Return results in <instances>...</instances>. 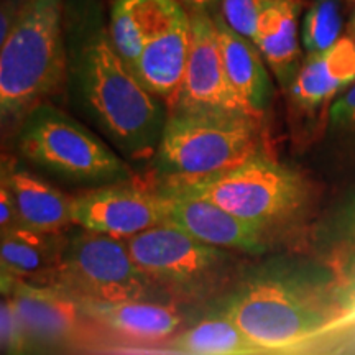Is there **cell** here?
<instances>
[{
	"instance_id": "cell-1",
	"label": "cell",
	"mask_w": 355,
	"mask_h": 355,
	"mask_svg": "<svg viewBox=\"0 0 355 355\" xmlns=\"http://www.w3.org/2000/svg\"><path fill=\"white\" fill-rule=\"evenodd\" d=\"M220 311L263 352L314 339L334 331L337 322L329 272L318 278L279 266L235 283Z\"/></svg>"
},
{
	"instance_id": "cell-2",
	"label": "cell",
	"mask_w": 355,
	"mask_h": 355,
	"mask_svg": "<svg viewBox=\"0 0 355 355\" xmlns=\"http://www.w3.org/2000/svg\"><path fill=\"white\" fill-rule=\"evenodd\" d=\"M260 155H265L260 119L227 112H171L155 153L157 188L202 183Z\"/></svg>"
},
{
	"instance_id": "cell-3",
	"label": "cell",
	"mask_w": 355,
	"mask_h": 355,
	"mask_svg": "<svg viewBox=\"0 0 355 355\" xmlns=\"http://www.w3.org/2000/svg\"><path fill=\"white\" fill-rule=\"evenodd\" d=\"M84 102L115 144L135 158L157 153L168 114L121 55L112 40L97 33L84 44L78 61Z\"/></svg>"
},
{
	"instance_id": "cell-4",
	"label": "cell",
	"mask_w": 355,
	"mask_h": 355,
	"mask_svg": "<svg viewBox=\"0 0 355 355\" xmlns=\"http://www.w3.org/2000/svg\"><path fill=\"white\" fill-rule=\"evenodd\" d=\"M61 0H26L0 50V112L24 119L58 92L66 78Z\"/></svg>"
},
{
	"instance_id": "cell-5",
	"label": "cell",
	"mask_w": 355,
	"mask_h": 355,
	"mask_svg": "<svg viewBox=\"0 0 355 355\" xmlns=\"http://www.w3.org/2000/svg\"><path fill=\"white\" fill-rule=\"evenodd\" d=\"M158 189L206 199L270 239L298 230L309 216L314 196L313 184L301 173L268 155L202 183Z\"/></svg>"
},
{
	"instance_id": "cell-6",
	"label": "cell",
	"mask_w": 355,
	"mask_h": 355,
	"mask_svg": "<svg viewBox=\"0 0 355 355\" xmlns=\"http://www.w3.org/2000/svg\"><path fill=\"white\" fill-rule=\"evenodd\" d=\"M137 268L153 290L178 306L204 304L230 291L239 260L171 225H157L125 241Z\"/></svg>"
},
{
	"instance_id": "cell-7",
	"label": "cell",
	"mask_w": 355,
	"mask_h": 355,
	"mask_svg": "<svg viewBox=\"0 0 355 355\" xmlns=\"http://www.w3.org/2000/svg\"><path fill=\"white\" fill-rule=\"evenodd\" d=\"M19 150L28 162L76 183L109 186L135 178L125 159L78 121L46 102L21 122Z\"/></svg>"
},
{
	"instance_id": "cell-8",
	"label": "cell",
	"mask_w": 355,
	"mask_h": 355,
	"mask_svg": "<svg viewBox=\"0 0 355 355\" xmlns=\"http://www.w3.org/2000/svg\"><path fill=\"white\" fill-rule=\"evenodd\" d=\"M50 286L83 306L145 301L157 293L133 263L125 241L84 229L66 235Z\"/></svg>"
},
{
	"instance_id": "cell-9",
	"label": "cell",
	"mask_w": 355,
	"mask_h": 355,
	"mask_svg": "<svg viewBox=\"0 0 355 355\" xmlns=\"http://www.w3.org/2000/svg\"><path fill=\"white\" fill-rule=\"evenodd\" d=\"M2 296L10 301L26 339L38 354H94L102 347L84 306L66 293L2 275Z\"/></svg>"
},
{
	"instance_id": "cell-10",
	"label": "cell",
	"mask_w": 355,
	"mask_h": 355,
	"mask_svg": "<svg viewBox=\"0 0 355 355\" xmlns=\"http://www.w3.org/2000/svg\"><path fill=\"white\" fill-rule=\"evenodd\" d=\"M73 224L84 230L128 241L145 230L165 224V198L153 184H109L71 202Z\"/></svg>"
},
{
	"instance_id": "cell-11",
	"label": "cell",
	"mask_w": 355,
	"mask_h": 355,
	"mask_svg": "<svg viewBox=\"0 0 355 355\" xmlns=\"http://www.w3.org/2000/svg\"><path fill=\"white\" fill-rule=\"evenodd\" d=\"M189 19L191 46L188 68H186L180 99L171 112H227L252 115L235 94L227 79L212 13L191 12Z\"/></svg>"
},
{
	"instance_id": "cell-12",
	"label": "cell",
	"mask_w": 355,
	"mask_h": 355,
	"mask_svg": "<svg viewBox=\"0 0 355 355\" xmlns=\"http://www.w3.org/2000/svg\"><path fill=\"white\" fill-rule=\"evenodd\" d=\"M159 193L165 198V225L180 229L191 237L222 250L261 255L272 239L255 225L229 214L206 199L180 193Z\"/></svg>"
},
{
	"instance_id": "cell-13",
	"label": "cell",
	"mask_w": 355,
	"mask_h": 355,
	"mask_svg": "<svg viewBox=\"0 0 355 355\" xmlns=\"http://www.w3.org/2000/svg\"><path fill=\"white\" fill-rule=\"evenodd\" d=\"M84 309L99 332L101 349L163 343L183 329L186 321V313L181 306L152 300L84 306Z\"/></svg>"
},
{
	"instance_id": "cell-14",
	"label": "cell",
	"mask_w": 355,
	"mask_h": 355,
	"mask_svg": "<svg viewBox=\"0 0 355 355\" xmlns=\"http://www.w3.org/2000/svg\"><path fill=\"white\" fill-rule=\"evenodd\" d=\"M355 83V40L343 37L334 46L308 55L288 87V99L295 115L316 119L326 115L337 97Z\"/></svg>"
},
{
	"instance_id": "cell-15",
	"label": "cell",
	"mask_w": 355,
	"mask_h": 355,
	"mask_svg": "<svg viewBox=\"0 0 355 355\" xmlns=\"http://www.w3.org/2000/svg\"><path fill=\"white\" fill-rule=\"evenodd\" d=\"M191 46V19L180 8L171 19L146 38L135 68L145 87L165 104L168 114L176 107L188 68Z\"/></svg>"
},
{
	"instance_id": "cell-16",
	"label": "cell",
	"mask_w": 355,
	"mask_h": 355,
	"mask_svg": "<svg viewBox=\"0 0 355 355\" xmlns=\"http://www.w3.org/2000/svg\"><path fill=\"white\" fill-rule=\"evenodd\" d=\"M97 355H259L263 350L252 344L222 311L181 329L170 339L153 345L105 347Z\"/></svg>"
},
{
	"instance_id": "cell-17",
	"label": "cell",
	"mask_w": 355,
	"mask_h": 355,
	"mask_svg": "<svg viewBox=\"0 0 355 355\" xmlns=\"http://www.w3.org/2000/svg\"><path fill=\"white\" fill-rule=\"evenodd\" d=\"M214 17L230 86L254 117L261 119L273 99V86L263 56L250 40L235 33L220 13Z\"/></svg>"
},
{
	"instance_id": "cell-18",
	"label": "cell",
	"mask_w": 355,
	"mask_h": 355,
	"mask_svg": "<svg viewBox=\"0 0 355 355\" xmlns=\"http://www.w3.org/2000/svg\"><path fill=\"white\" fill-rule=\"evenodd\" d=\"M2 183L10 191L21 227L60 235L73 224V199L30 171L17 168L12 163H3Z\"/></svg>"
},
{
	"instance_id": "cell-19",
	"label": "cell",
	"mask_w": 355,
	"mask_h": 355,
	"mask_svg": "<svg viewBox=\"0 0 355 355\" xmlns=\"http://www.w3.org/2000/svg\"><path fill=\"white\" fill-rule=\"evenodd\" d=\"M301 7V0H266L254 42L279 86L286 91L301 68L298 43Z\"/></svg>"
},
{
	"instance_id": "cell-20",
	"label": "cell",
	"mask_w": 355,
	"mask_h": 355,
	"mask_svg": "<svg viewBox=\"0 0 355 355\" xmlns=\"http://www.w3.org/2000/svg\"><path fill=\"white\" fill-rule=\"evenodd\" d=\"M64 242V234H43L26 227L2 232L0 237L2 275L32 285L50 286L60 266Z\"/></svg>"
},
{
	"instance_id": "cell-21",
	"label": "cell",
	"mask_w": 355,
	"mask_h": 355,
	"mask_svg": "<svg viewBox=\"0 0 355 355\" xmlns=\"http://www.w3.org/2000/svg\"><path fill=\"white\" fill-rule=\"evenodd\" d=\"M181 7L178 0H115L110 17V40L133 73L146 38Z\"/></svg>"
},
{
	"instance_id": "cell-22",
	"label": "cell",
	"mask_w": 355,
	"mask_h": 355,
	"mask_svg": "<svg viewBox=\"0 0 355 355\" xmlns=\"http://www.w3.org/2000/svg\"><path fill=\"white\" fill-rule=\"evenodd\" d=\"M327 272L337 308L334 329L355 324V242L337 245L329 250Z\"/></svg>"
},
{
	"instance_id": "cell-23",
	"label": "cell",
	"mask_w": 355,
	"mask_h": 355,
	"mask_svg": "<svg viewBox=\"0 0 355 355\" xmlns=\"http://www.w3.org/2000/svg\"><path fill=\"white\" fill-rule=\"evenodd\" d=\"M340 0H313L303 21V44L308 55L327 51L340 40Z\"/></svg>"
},
{
	"instance_id": "cell-24",
	"label": "cell",
	"mask_w": 355,
	"mask_h": 355,
	"mask_svg": "<svg viewBox=\"0 0 355 355\" xmlns=\"http://www.w3.org/2000/svg\"><path fill=\"white\" fill-rule=\"evenodd\" d=\"M266 0H222L220 17L241 37L255 42Z\"/></svg>"
},
{
	"instance_id": "cell-25",
	"label": "cell",
	"mask_w": 355,
	"mask_h": 355,
	"mask_svg": "<svg viewBox=\"0 0 355 355\" xmlns=\"http://www.w3.org/2000/svg\"><path fill=\"white\" fill-rule=\"evenodd\" d=\"M319 239L327 250L344 243L355 242V196L336 211L326 224L319 230Z\"/></svg>"
},
{
	"instance_id": "cell-26",
	"label": "cell",
	"mask_w": 355,
	"mask_h": 355,
	"mask_svg": "<svg viewBox=\"0 0 355 355\" xmlns=\"http://www.w3.org/2000/svg\"><path fill=\"white\" fill-rule=\"evenodd\" d=\"M329 127L337 133L355 137V83L337 97L329 110Z\"/></svg>"
},
{
	"instance_id": "cell-27",
	"label": "cell",
	"mask_w": 355,
	"mask_h": 355,
	"mask_svg": "<svg viewBox=\"0 0 355 355\" xmlns=\"http://www.w3.org/2000/svg\"><path fill=\"white\" fill-rule=\"evenodd\" d=\"M17 227H21V222L17 212L15 202L10 191L3 183H0V230L7 232V230H13Z\"/></svg>"
},
{
	"instance_id": "cell-28",
	"label": "cell",
	"mask_w": 355,
	"mask_h": 355,
	"mask_svg": "<svg viewBox=\"0 0 355 355\" xmlns=\"http://www.w3.org/2000/svg\"><path fill=\"white\" fill-rule=\"evenodd\" d=\"M186 10L191 12H204L211 13L216 6H219L222 0H178Z\"/></svg>"
},
{
	"instance_id": "cell-29",
	"label": "cell",
	"mask_w": 355,
	"mask_h": 355,
	"mask_svg": "<svg viewBox=\"0 0 355 355\" xmlns=\"http://www.w3.org/2000/svg\"><path fill=\"white\" fill-rule=\"evenodd\" d=\"M352 26H354V32H355V15H354V24H352Z\"/></svg>"
},
{
	"instance_id": "cell-30",
	"label": "cell",
	"mask_w": 355,
	"mask_h": 355,
	"mask_svg": "<svg viewBox=\"0 0 355 355\" xmlns=\"http://www.w3.org/2000/svg\"><path fill=\"white\" fill-rule=\"evenodd\" d=\"M33 355H40V354H33Z\"/></svg>"
}]
</instances>
